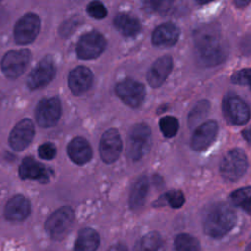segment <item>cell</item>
I'll return each mask as SVG.
<instances>
[{
  "label": "cell",
  "mask_w": 251,
  "mask_h": 251,
  "mask_svg": "<svg viewBox=\"0 0 251 251\" xmlns=\"http://www.w3.org/2000/svg\"><path fill=\"white\" fill-rule=\"evenodd\" d=\"M107 41L103 34L92 30L83 34L76 44V55L81 60H91L99 57L105 50Z\"/></svg>",
  "instance_id": "5"
},
{
  "label": "cell",
  "mask_w": 251,
  "mask_h": 251,
  "mask_svg": "<svg viewBox=\"0 0 251 251\" xmlns=\"http://www.w3.org/2000/svg\"><path fill=\"white\" fill-rule=\"evenodd\" d=\"M114 25L118 31L126 37H132L141 30L140 21L129 14L119 13L114 19Z\"/></svg>",
  "instance_id": "22"
},
{
  "label": "cell",
  "mask_w": 251,
  "mask_h": 251,
  "mask_svg": "<svg viewBox=\"0 0 251 251\" xmlns=\"http://www.w3.org/2000/svg\"><path fill=\"white\" fill-rule=\"evenodd\" d=\"M34 132V125L30 119L21 120L10 133V146L16 151H23L32 141Z\"/></svg>",
  "instance_id": "14"
},
{
  "label": "cell",
  "mask_w": 251,
  "mask_h": 251,
  "mask_svg": "<svg viewBox=\"0 0 251 251\" xmlns=\"http://www.w3.org/2000/svg\"><path fill=\"white\" fill-rule=\"evenodd\" d=\"M163 244L162 236L157 231L145 234L140 240V251H158Z\"/></svg>",
  "instance_id": "28"
},
{
  "label": "cell",
  "mask_w": 251,
  "mask_h": 251,
  "mask_svg": "<svg viewBox=\"0 0 251 251\" xmlns=\"http://www.w3.org/2000/svg\"><path fill=\"white\" fill-rule=\"evenodd\" d=\"M210 109V103L208 100H201L195 104L188 114L187 122L190 127L197 126V124L206 117Z\"/></svg>",
  "instance_id": "27"
},
{
  "label": "cell",
  "mask_w": 251,
  "mask_h": 251,
  "mask_svg": "<svg viewBox=\"0 0 251 251\" xmlns=\"http://www.w3.org/2000/svg\"><path fill=\"white\" fill-rule=\"evenodd\" d=\"M100 237L96 230L85 227L78 231L73 251H96Z\"/></svg>",
  "instance_id": "23"
},
{
  "label": "cell",
  "mask_w": 251,
  "mask_h": 251,
  "mask_svg": "<svg viewBox=\"0 0 251 251\" xmlns=\"http://www.w3.org/2000/svg\"><path fill=\"white\" fill-rule=\"evenodd\" d=\"M176 251H199L200 245L197 238L187 233H180L174 241Z\"/></svg>",
  "instance_id": "25"
},
{
  "label": "cell",
  "mask_w": 251,
  "mask_h": 251,
  "mask_svg": "<svg viewBox=\"0 0 251 251\" xmlns=\"http://www.w3.org/2000/svg\"><path fill=\"white\" fill-rule=\"evenodd\" d=\"M236 223L234 210L226 203L213 205L204 218L203 228L207 235L221 238L232 229Z\"/></svg>",
  "instance_id": "2"
},
{
  "label": "cell",
  "mask_w": 251,
  "mask_h": 251,
  "mask_svg": "<svg viewBox=\"0 0 251 251\" xmlns=\"http://www.w3.org/2000/svg\"><path fill=\"white\" fill-rule=\"evenodd\" d=\"M148 192V179L145 176H141L133 183L129 194V207L131 210L136 211L140 209L146 199Z\"/></svg>",
  "instance_id": "24"
},
{
  "label": "cell",
  "mask_w": 251,
  "mask_h": 251,
  "mask_svg": "<svg viewBox=\"0 0 251 251\" xmlns=\"http://www.w3.org/2000/svg\"><path fill=\"white\" fill-rule=\"evenodd\" d=\"M31 211L29 200L21 194L13 196L4 208V216L9 221L21 222L25 220Z\"/></svg>",
  "instance_id": "17"
},
{
  "label": "cell",
  "mask_w": 251,
  "mask_h": 251,
  "mask_svg": "<svg viewBox=\"0 0 251 251\" xmlns=\"http://www.w3.org/2000/svg\"><path fill=\"white\" fill-rule=\"evenodd\" d=\"M75 214L71 207L65 206L51 214L45 222V229L55 240L63 239L71 228Z\"/></svg>",
  "instance_id": "4"
},
{
  "label": "cell",
  "mask_w": 251,
  "mask_h": 251,
  "mask_svg": "<svg viewBox=\"0 0 251 251\" xmlns=\"http://www.w3.org/2000/svg\"><path fill=\"white\" fill-rule=\"evenodd\" d=\"M93 81L91 71L83 66H78L72 70L69 74L68 84L71 91L75 95H80L86 92Z\"/></svg>",
  "instance_id": "18"
},
{
  "label": "cell",
  "mask_w": 251,
  "mask_h": 251,
  "mask_svg": "<svg viewBox=\"0 0 251 251\" xmlns=\"http://www.w3.org/2000/svg\"><path fill=\"white\" fill-rule=\"evenodd\" d=\"M115 91L118 97L131 108H138L145 95L144 86L140 82L130 78H126L118 82Z\"/></svg>",
  "instance_id": "11"
},
{
  "label": "cell",
  "mask_w": 251,
  "mask_h": 251,
  "mask_svg": "<svg viewBox=\"0 0 251 251\" xmlns=\"http://www.w3.org/2000/svg\"><path fill=\"white\" fill-rule=\"evenodd\" d=\"M247 167L248 161L245 152L240 148H234L229 150L222 159L220 173L226 180L237 181L243 176Z\"/></svg>",
  "instance_id": "3"
},
{
  "label": "cell",
  "mask_w": 251,
  "mask_h": 251,
  "mask_svg": "<svg viewBox=\"0 0 251 251\" xmlns=\"http://www.w3.org/2000/svg\"><path fill=\"white\" fill-rule=\"evenodd\" d=\"M57 153L56 146L51 142H45L38 147V155L44 160H52Z\"/></svg>",
  "instance_id": "32"
},
{
  "label": "cell",
  "mask_w": 251,
  "mask_h": 251,
  "mask_svg": "<svg viewBox=\"0 0 251 251\" xmlns=\"http://www.w3.org/2000/svg\"><path fill=\"white\" fill-rule=\"evenodd\" d=\"M159 126L163 135L170 138L176 134L179 127V123L176 118L172 116H166L160 120Z\"/></svg>",
  "instance_id": "29"
},
{
  "label": "cell",
  "mask_w": 251,
  "mask_h": 251,
  "mask_svg": "<svg viewBox=\"0 0 251 251\" xmlns=\"http://www.w3.org/2000/svg\"><path fill=\"white\" fill-rule=\"evenodd\" d=\"M61 113V102L58 97L44 98L36 106L35 119L40 126L50 127L58 123Z\"/></svg>",
  "instance_id": "10"
},
{
  "label": "cell",
  "mask_w": 251,
  "mask_h": 251,
  "mask_svg": "<svg viewBox=\"0 0 251 251\" xmlns=\"http://www.w3.org/2000/svg\"><path fill=\"white\" fill-rule=\"evenodd\" d=\"M19 176L22 179L47 182L49 179V171L41 163L28 156L23 159L19 167Z\"/></svg>",
  "instance_id": "19"
},
{
  "label": "cell",
  "mask_w": 251,
  "mask_h": 251,
  "mask_svg": "<svg viewBox=\"0 0 251 251\" xmlns=\"http://www.w3.org/2000/svg\"><path fill=\"white\" fill-rule=\"evenodd\" d=\"M150 135L151 129L149 126L144 123L135 124L131 126L128 136L127 153L132 161H138L141 159L148 145Z\"/></svg>",
  "instance_id": "8"
},
{
  "label": "cell",
  "mask_w": 251,
  "mask_h": 251,
  "mask_svg": "<svg viewBox=\"0 0 251 251\" xmlns=\"http://www.w3.org/2000/svg\"><path fill=\"white\" fill-rule=\"evenodd\" d=\"M164 200L174 209H178L180 208L185 201L184 195L182 191L175 189V190H170L167 193L163 195Z\"/></svg>",
  "instance_id": "30"
},
{
  "label": "cell",
  "mask_w": 251,
  "mask_h": 251,
  "mask_svg": "<svg viewBox=\"0 0 251 251\" xmlns=\"http://www.w3.org/2000/svg\"><path fill=\"white\" fill-rule=\"evenodd\" d=\"M225 119L230 125H244L249 120V107L244 100L236 94L225 96L222 104Z\"/></svg>",
  "instance_id": "7"
},
{
  "label": "cell",
  "mask_w": 251,
  "mask_h": 251,
  "mask_svg": "<svg viewBox=\"0 0 251 251\" xmlns=\"http://www.w3.org/2000/svg\"><path fill=\"white\" fill-rule=\"evenodd\" d=\"M218 133V124L214 120H208L198 126L190 140V146L195 151L207 149L215 140Z\"/></svg>",
  "instance_id": "15"
},
{
  "label": "cell",
  "mask_w": 251,
  "mask_h": 251,
  "mask_svg": "<svg viewBox=\"0 0 251 251\" xmlns=\"http://www.w3.org/2000/svg\"><path fill=\"white\" fill-rule=\"evenodd\" d=\"M56 68L51 56H45L31 71L27 77V86L30 89H38L47 85L55 76Z\"/></svg>",
  "instance_id": "12"
},
{
  "label": "cell",
  "mask_w": 251,
  "mask_h": 251,
  "mask_svg": "<svg viewBox=\"0 0 251 251\" xmlns=\"http://www.w3.org/2000/svg\"><path fill=\"white\" fill-rule=\"evenodd\" d=\"M250 197H251V189L249 186L239 188L230 194V199L232 203L235 206L243 209L247 214L250 213V206H251Z\"/></svg>",
  "instance_id": "26"
},
{
  "label": "cell",
  "mask_w": 251,
  "mask_h": 251,
  "mask_svg": "<svg viewBox=\"0 0 251 251\" xmlns=\"http://www.w3.org/2000/svg\"><path fill=\"white\" fill-rule=\"evenodd\" d=\"M249 76L250 73L248 69L240 70L237 73L233 74V75L231 76V81L240 85H249Z\"/></svg>",
  "instance_id": "34"
},
{
  "label": "cell",
  "mask_w": 251,
  "mask_h": 251,
  "mask_svg": "<svg viewBox=\"0 0 251 251\" xmlns=\"http://www.w3.org/2000/svg\"><path fill=\"white\" fill-rule=\"evenodd\" d=\"M246 251H249V246L246 248Z\"/></svg>",
  "instance_id": "36"
},
{
  "label": "cell",
  "mask_w": 251,
  "mask_h": 251,
  "mask_svg": "<svg viewBox=\"0 0 251 251\" xmlns=\"http://www.w3.org/2000/svg\"><path fill=\"white\" fill-rule=\"evenodd\" d=\"M173 69V59L169 55H165L157 59L147 72V82L150 86L160 87L170 75Z\"/></svg>",
  "instance_id": "16"
},
{
  "label": "cell",
  "mask_w": 251,
  "mask_h": 251,
  "mask_svg": "<svg viewBox=\"0 0 251 251\" xmlns=\"http://www.w3.org/2000/svg\"><path fill=\"white\" fill-rule=\"evenodd\" d=\"M78 25H79V23H78L76 18L69 19L67 22L62 24V25L60 27L61 35H63V36L70 35L71 33H73L75 31V29L77 27Z\"/></svg>",
  "instance_id": "33"
},
{
  "label": "cell",
  "mask_w": 251,
  "mask_h": 251,
  "mask_svg": "<svg viewBox=\"0 0 251 251\" xmlns=\"http://www.w3.org/2000/svg\"><path fill=\"white\" fill-rule=\"evenodd\" d=\"M30 58L31 53L28 49L11 50L7 52L1 61L3 74L9 78L19 77L27 68Z\"/></svg>",
  "instance_id": "6"
},
{
  "label": "cell",
  "mask_w": 251,
  "mask_h": 251,
  "mask_svg": "<svg viewBox=\"0 0 251 251\" xmlns=\"http://www.w3.org/2000/svg\"><path fill=\"white\" fill-rule=\"evenodd\" d=\"M40 30V19L34 13L24 15L15 25L14 37L18 44L31 43Z\"/></svg>",
  "instance_id": "9"
},
{
  "label": "cell",
  "mask_w": 251,
  "mask_h": 251,
  "mask_svg": "<svg viewBox=\"0 0 251 251\" xmlns=\"http://www.w3.org/2000/svg\"><path fill=\"white\" fill-rule=\"evenodd\" d=\"M193 42L198 60L207 67L224 62L227 56L221 28L217 24H206L193 32Z\"/></svg>",
  "instance_id": "1"
},
{
  "label": "cell",
  "mask_w": 251,
  "mask_h": 251,
  "mask_svg": "<svg viewBox=\"0 0 251 251\" xmlns=\"http://www.w3.org/2000/svg\"><path fill=\"white\" fill-rule=\"evenodd\" d=\"M108 251H127V248H126V245L118 243V244H115V245L111 246Z\"/></svg>",
  "instance_id": "35"
},
{
  "label": "cell",
  "mask_w": 251,
  "mask_h": 251,
  "mask_svg": "<svg viewBox=\"0 0 251 251\" xmlns=\"http://www.w3.org/2000/svg\"><path fill=\"white\" fill-rule=\"evenodd\" d=\"M179 33L180 30L176 24L167 22L155 28L152 34V42L156 46H172L177 41Z\"/></svg>",
  "instance_id": "21"
},
{
  "label": "cell",
  "mask_w": 251,
  "mask_h": 251,
  "mask_svg": "<svg viewBox=\"0 0 251 251\" xmlns=\"http://www.w3.org/2000/svg\"><path fill=\"white\" fill-rule=\"evenodd\" d=\"M86 11L90 17L98 20L104 19L107 16V9L104 4L99 1L90 2L86 7Z\"/></svg>",
  "instance_id": "31"
},
{
  "label": "cell",
  "mask_w": 251,
  "mask_h": 251,
  "mask_svg": "<svg viewBox=\"0 0 251 251\" xmlns=\"http://www.w3.org/2000/svg\"><path fill=\"white\" fill-rule=\"evenodd\" d=\"M123 149V142L119 131L116 128H110L106 130L99 144V153L101 159L107 163L111 164L118 160Z\"/></svg>",
  "instance_id": "13"
},
{
  "label": "cell",
  "mask_w": 251,
  "mask_h": 251,
  "mask_svg": "<svg viewBox=\"0 0 251 251\" xmlns=\"http://www.w3.org/2000/svg\"><path fill=\"white\" fill-rule=\"evenodd\" d=\"M67 152L70 159L77 165L87 163L92 157V149L88 141L81 136H76L69 142Z\"/></svg>",
  "instance_id": "20"
}]
</instances>
